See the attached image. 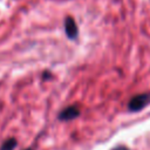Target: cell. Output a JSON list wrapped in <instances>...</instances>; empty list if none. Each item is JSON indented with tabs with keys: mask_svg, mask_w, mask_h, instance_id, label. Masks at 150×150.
<instances>
[{
	"mask_svg": "<svg viewBox=\"0 0 150 150\" xmlns=\"http://www.w3.org/2000/svg\"><path fill=\"white\" fill-rule=\"evenodd\" d=\"M150 103V94H138L130 98L128 103L129 111H139Z\"/></svg>",
	"mask_w": 150,
	"mask_h": 150,
	"instance_id": "cell-1",
	"label": "cell"
},
{
	"mask_svg": "<svg viewBox=\"0 0 150 150\" xmlns=\"http://www.w3.org/2000/svg\"><path fill=\"white\" fill-rule=\"evenodd\" d=\"M80 115V109L76 105H69L67 108H64L63 110H61V112L59 114V120L60 121H71L74 118H76Z\"/></svg>",
	"mask_w": 150,
	"mask_h": 150,
	"instance_id": "cell-2",
	"label": "cell"
},
{
	"mask_svg": "<svg viewBox=\"0 0 150 150\" xmlns=\"http://www.w3.org/2000/svg\"><path fill=\"white\" fill-rule=\"evenodd\" d=\"M64 30H66V34L69 39H75L77 36V26L74 21V19L71 16H67L66 20H64Z\"/></svg>",
	"mask_w": 150,
	"mask_h": 150,
	"instance_id": "cell-3",
	"label": "cell"
},
{
	"mask_svg": "<svg viewBox=\"0 0 150 150\" xmlns=\"http://www.w3.org/2000/svg\"><path fill=\"white\" fill-rule=\"evenodd\" d=\"M15 146H16V139L12 137V138L6 139L2 143V145L0 146V150H13Z\"/></svg>",
	"mask_w": 150,
	"mask_h": 150,
	"instance_id": "cell-4",
	"label": "cell"
},
{
	"mask_svg": "<svg viewBox=\"0 0 150 150\" xmlns=\"http://www.w3.org/2000/svg\"><path fill=\"white\" fill-rule=\"evenodd\" d=\"M111 150H130V149H129V148H127V146H124V145H117V146L112 148Z\"/></svg>",
	"mask_w": 150,
	"mask_h": 150,
	"instance_id": "cell-5",
	"label": "cell"
},
{
	"mask_svg": "<svg viewBox=\"0 0 150 150\" xmlns=\"http://www.w3.org/2000/svg\"><path fill=\"white\" fill-rule=\"evenodd\" d=\"M25 150H32V149H25Z\"/></svg>",
	"mask_w": 150,
	"mask_h": 150,
	"instance_id": "cell-6",
	"label": "cell"
}]
</instances>
